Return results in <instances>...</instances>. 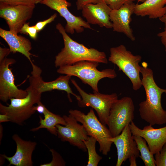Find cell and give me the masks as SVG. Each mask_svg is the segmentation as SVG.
<instances>
[{
  "label": "cell",
  "instance_id": "obj_39",
  "mask_svg": "<svg viewBox=\"0 0 166 166\" xmlns=\"http://www.w3.org/2000/svg\"><path fill=\"white\" fill-rule=\"evenodd\" d=\"M130 0L131 1H132V2H133L134 1H136L138 2H141L142 3V2H145L146 0Z\"/></svg>",
  "mask_w": 166,
  "mask_h": 166
},
{
  "label": "cell",
  "instance_id": "obj_12",
  "mask_svg": "<svg viewBox=\"0 0 166 166\" xmlns=\"http://www.w3.org/2000/svg\"><path fill=\"white\" fill-rule=\"evenodd\" d=\"M35 5H19L0 7V17L6 21L10 30L18 34L32 15Z\"/></svg>",
  "mask_w": 166,
  "mask_h": 166
},
{
  "label": "cell",
  "instance_id": "obj_19",
  "mask_svg": "<svg viewBox=\"0 0 166 166\" xmlns=\"http://www.w3.org/2000/svg\"><path fill=\"white\" fill-rule=\"evenodd\" d=\"M42 72L38 74V88L42 93L54 90L64 91L67 94L68 98L70 102H72L70 95H73L77 101L81 99V96L74 93L70 88L69 82L71 76L67 75L60 76L56 80L52 81L46 82L42 79L41 75Z\"/></svg>",
  "mask_w": 166,
  "mask_h": 166
},
{
  "label": "cell",
  "instance_id": "obj_30",
  "mask_svg": "<svg viewBox=\"0 0 166 166\" xmlns=\"http://www.w3.org/2000/svg\"><path fill=\"white\" fill-rule=\"evenodd\" d=\"M103 0H77L76 5L77 9L81 10L83 7L86 5L88 4H96L98 3Z\"/></svg>",
  "mask_w": 166,
  "mask_h": 166
},
{
  "label": "cell",
  "instance_id": "obj_29",
  "mask_svg": "<svg viewBox=\"0 0 166 166\" xmlns=\"http://www.w3.org/2000/svg\"><path fill=\"white\" fill-rule=\"evenodd\" d=\"M57 17V14L54 13L49 18L42 21L38 22L35 25H34L36 29L38 32L42 30L46 25L50 23L55 20Z\"/></svg>",
  "mask_w": 166,
  "mask_h": 166
},
{
  "label": "cell",
  "instance_id": "obj_34",
  "mask_svg": "<svg viewBox=\"0 0 166 166\" xmlns=\"http://www.w3.org/2000/svg\"><path fill=\"white\" fill-rule=\"evenodd\" d=\"M10 121L9 116L6 114H0V123Z\"/></svg>",
  "mask_w": 166,
  "mask_h": 166
},
{
  "label": "cell",
  "instance_id": "obj_5",
  "mask_svg": "<svg viewBox=\"0 0 166 166\" xmlns=\"http://www.w3.org/2000/svg\"><path fill=\"white\" fill-rule=\"evenodd\" d=\"M110 52L108 61L116 65L119 70L122 71L129 78L134 90L140 89L142 84L139 63L141 61V56L133 55L123 45L111 47Z\"/></svg>",
  "mask_w": 166,
  "mask_h": 166
},
{
  "label": "cell",
  "instance_id": "obj_26",
  "mask_svg": "<svg viewBox=\"0 0 166 166\" xmlns=\"http://www.w3.org/2000/svg\"><path fill=\"white\" fill-rule=\"evenodd\" d=\"M156 165V166H166V142L161 150L155 154Z\"/></svg>",
  "mask_w": 166,
  "mask_h": 166
},
{
  "label": "cell",
  "instance_id": "obj_35",
  "mask_svg": "<svg viewBox=\"0 0 166 166\" xmlns=\"http://www.w3.org/2000/svg\"><path fill=\"white\" fill-rule=\"evenodd\" d=\"M136 157L135 156H132L130 157L129 159V161L130 163V166H136L137 164L136 161Z\"/></svg>",
  "mask_w": 166,
  "mask_h": 166
},
{
  "label": "cell",
  "instance_id": "obj_24",
  "mask_svg": "<svg viewBox=\"0 0 166 166\" xmlns=\"http://www.w3.org/2000/svg\"><path fill=\"white\" fill-rule=\"evenodd\" d=\"M52 156L51 161L49 163L41 164L40 166H64L66 162L60 154L53 149H50Z\"/></svg>",
  "mask_w": 166,
  "mask_h": 166
},
{
  "label": "cell",
  "instance_id": "obj_8",
  "mask_svg": "<svg viewBox=\"0 0 166 166\" xmlns=\"http://www.w3.org/2000/svg\"><path fill=\"white\" fill-rule=\"evenodd\" d=\"M135 106L132 99L124 97L112 105L107 125L113 137L120 134L124 127L133 121Z\"/></svg>",
  "mask_w": 166,
  "mask_h": 166
},
{
  "label": "cell",
  "instance_id": "obj_14",
  "mask_svg": "<svg viewBox=\"0 0 166 166\" xmlns=\"http://www.w3.org/2000/svg\"><path fill=\"white\" fill-rule=\"evenodd\" d=\"M135 4L130 1L118 9L112 10L110 14L113 31L124 34L132 41L135 40V38L130 24L131 16L134 14Z\"/></svg>",
  "mask_w": 166,
  "mask_h": 166
},
{
  "label": "cell",
  "instance_id": "obj_10",
  "mask_svg": "<svg viewBox=\"0 0 166 166\" xmlns=\"http://www.w3.org/2000/svg\"><path fill=\"white\" fill-rule=\"evenodd\" d=\"M16 62L14 59L6 57L0 62V99L4 102L12 98H24L28 94L26 89H19L15 84L14 76L9 67Z\"/></svg>",
  "mask_w": 166,
  "mask_h": 166
},
{
  "label": "cell",
  "instance_id": "obj_15",
  "mask_svg": "<svg viewBox=\"0 0 166 166\" xmlns=\"http://www.w3.org/2000/svg\"><path fill=\"white\" fill-rule=\"evenodd\" d=\"M129 126L132 135L140 136L145 140L150 151L154 155L160 151L166 142V126L155 128L149 124L141 129L132 121Z\"/></svg>",
  "mask_w": 166,
  "mask_h": 166
},
{
  "label": "cell",
  "instance_id": "obj_13",
  "mask_svg": "<svg viewBox=\"0 0 166 166\" xmlns=\"http://www.w3.org/2000/svg\"><path fill=\"white\" fill-rule=\"evenodd\" d=\"M115 145L117 152L116 166H121L123 163L132 156L136 158L140 156V152L136 143L133 138L129 126L127 125L121 133L109 140Z\"/></svg>",
  "mask_w": 166,
  "mask_h": 166
},
{
  "label": "cell",
  "instance_id": "obj_38",
  "mask_svg": "<svg viewBox=\"0 0 166 166\" xmlns=\"http://www.w3.org/2000/svg\"><path fill=\"white\" fill-rule=\"evenodd\" d=\"M6 159L4 158V157L2 155H0V166L2 165L3 163H4V160H4Z\"/></svg>",
  "mask_w": 166,
  "mask_h": 166
},
{
  "label": "cell",
  "instance_id": "obj_32",
  "mask_svg": "<svg viewBox=\"0 0 166 166\" xmlns=\"http://www.w3.org/2000/svg\"><path fill=\"white\" fill-rule=\"evenodd\" d=\"M46 108L45 106L40 101L37 103L36 106H34L33 109L36 112L37 111L40 113L43 114Z\"/></svg>",
  "mask_w": 166,
  "mask_h": 166
},
{
  "label": "cell",
  "instance_id": "obj_40",
  "mask_svg": "<svg viewBox=\"0 0 166 166\" xmlns=\"http://www.w3.org/2000/svg\"><path fill=\"white\" fill-rule=\"evenodd\" d=\"M35 3L36 4H37L38 3H40L41 2L42 0H34Z\"/></svg>",
  "mask_w": 166,
  "mask_h": 166
},
{
  "label": "cell",
  "instance_id": "obj_23",
  "mask_svg": "<svg viewBox=\"0 0 166 166\" xmlns=\"http://www.w3.org/2000/svg\"><path fill=\"white\" fill-rule=\"evenodd\" d=\"M88 152V160L86 166H97L102 156L97 152L96 144L97 140L92 136H89L86 140H83Z\"/></svg>",
  "mask_w": 166,
  "mask_h": 166
},
{
  "label": "cell",
  "instance_id": "obj_11",
  "mask_svg": "<svg viewBox=\"0 0 166 166\" xmlns=\"http://www.w3.org/2000/svg\"><path fill=\"white\" fill-rule=\"evenodd\" d=\"M40 3L57 11L66 21L65 27L66 33L73 34L76 31L77 33L82 32L84 29H92L90 24L80 16L72 14L68 7L71 3L66 0H42Z\"/></svg>",
  "mask_w": 166,
  "mask_h": 166
},
{
  "label": "cell",
  "instance_id": "obj_16",
  "mask_svg": "<svg viewBox=\"0 0 166 166\" xmlns=\"http://www.w3.org/2000/svg\"><path fill=\"white\" fill-rule=\"evenodd\" d=\"M12 139L16 145L14 154L11 157H8L5 154L2 155L9 162L8 166H33L32 155L37 145V143L24 140L17 134H14Z\"/></svg>",
  "mask_w": 166,
  "mask_h": 166
},
{
  "label": "cell",
  "instance_id": "obj_22",
  "mask_svg": "<svg viewBox=\"0 0 166 166\" xmlns=\"http://www.w3.org/2000/svg\"><path fill=\"white\" fill-rule=\"evenodd\" d=\"M132 136L140 153L139 157L143 160L144 165L145 166H156L154 155L150 151L145 140L140 136Z\"/></svg>",
  "mask_w": 166,
  "mask_h": 166
},
{
  "label": "cell",
  "instance_id": "obj_3",
  "mask_svg": "<svg viewBox=\"0 0 166 166\" xmlns=\"http://www.w3.org/2000/svg\"><path fill=\"white\" fill-rule=\"evenodd\" d=\"M56 27L61 34L64 43V48L55 57L54 64L56 67L72 65L82 61L108 63V60L104 52L94 48H87L73 40L67 34L61 23H57Z\"/></svg>",
  "mask_w": 166,
  "mask_h": 166
},
{
  "label": "cell",
  "instance_id": "obj_6",
  "mask_svg": "<svg viewBox=\"0 0 166 166\" xmlns=\"http://www.w3.org/2000/svg\"><path fill=\"white\" fill-rule=\"evenodd\" d=\"M69 113L82 124L89 136L97 140L99 145V151L103 155H107L113 144L109 140L113 137L109 128L97 118L93 109H90L86 114L76 109H70Z\"/></svg>",
  "mask_w": 166,
  "mask_h": 166
},
{
  "label": "cell",
  "instance_id": "obj_4",
  "mask_svg": "<svg viewBox=\"0 0 166 166\" xmlns=\"http://www.w3.org/2000/svg\"><path fill=\"white\" fill-rule=\"evenodd\" d=\"M99 63L92 61H82L72 65L58 68V73L74 76L79 78L84 84L90 86L93 91L99 92L98 83L102 79H114L117 76L114 69H106L100 71L97 69Z\"/></svg>",
  "mask_w": 166,
  "mask_h": 166
},
{
  "label": "cell",
  "instance_id": "obj_9",
  "mask_svg": "<svg viewBox=\"0 0 166 166\" xmlns=\"http://www.w3.org/2000/svg\"><path fill=\"white\" fill-rule=\"evenodd\" d=\"M63 117L66 122L65 125L58 124L56 125L57 136L62 141L68 142L84 152L87 150L83 140L89 136L83 126L78 123L76 119L69 114Z\"/></svg>",
  "mask_w": 166,
  "mask_h": 166
},
{
  "label": "cell",
  "instance_id": "obj_25",
  "mask_svg": "<svg viewBox=\"0 0 166 166\" xmlns=\"http://www.w3.org/2000/svg\"><path fill=\"white\" fill-rule=\"evenodd\" d=\"M34 0H0V7L19 5H35Z\"/></svg>",
  "mask_w": 166,
  "mask_h": 166
},
{
  "label": "cell",
  "instance_id": "obj_20",
  "mask_svg": "<svg viewBox=\"0 0 166 166\" xmlns=\"http://www.w3.org/2000/svg\"><path fill=\"white\" fill-rule=\"evenodd\" d=\"M166 14V0H146L141 4H135L134 14L137 16L159 19Z\"/></svg>",
  "mask_w": 166,
  "mask_h": 166
},
{
  "label": "cell",
  "instance_id": "obj_27",
  "mask_svg": "<svg viewBox=\"0 0 166 166\" xmlns=\"http://www.w3.org/2000/svg\"><path fill=\"white\" fill-rule=\"evenodd\" d=\"M38 32L34 26H30L29 22L25 23L20 32L21 34H28L30 38L34 39H36Z\"/></svg>",
  "mask_w": 166,
  "mask_h": 166
},
{
  "label": "cell",
  "instance_id": "obj_36",
  "mask_svg": "<svg viewBox=\"0 0 166 166\" xmlns=\"http://www.w3.org/2000/svg\"><path fill=\"white\" fill-rule=\"evenodd\" d=\"M159 20L164 25V30H166V14L162 17L159 18Z\"/></svg>",
  "mask_w": 166,
  "mask_h": 166
},
{
  "label": "cell",
  "instance_id": "obj_17",
  "mask_svg": "<svg viewBox=\"0 0 166 166\" xmlns=\"http://www.w3.org/2000/svg\"><path fill=\"white\" fill-rule=\"evenodd\" d=\"M112 9L104 1L96 4H88L82 8V16L90 24L97 25L107 29L112 28L110 14Z\"/></svg>",
  "mask_w": 166,
  "mask_h": 166
},
{
  "label": "cell",
  "instance_id": "obj_28",
  "mask_svg": "<svg viewBox=\"0 0 166 166\" xmlns=\"http://www.w3.org/2000/svg\"><path fill=\"white\" fill-rule=\"evenodd\" d=\"M112 10H117L130 0H103Z\"/></svg>",
  "mask_w": 166,
  "mask_h": 166
},
{
  "label": "cell",
  "instance_id": "obj_18",
  "mask_svg": "<svg viewBox=\"0 0 166 166\" xmlns=\"http://www.w3.org/2000/svg\"><path fill=\"white\" fill-rule=\"evenodd\" d=\"M0 36L8 45L11 52L15 53L19 52L24 55L29 60L31 65L33 63L31 58L33 55L30 51L32 49V45L29 39L10 30L0 28Z\"/></svg>",
  "mask_w": 166,
  "mask_h": 166
},
{
  "label": "cell",
  "instance_id": "obj_33",
  "mask_svg": "<svg viewBox=\"0 0 166 166\" xmlns=\"http://www.w3.org/2000/svg\"><path fill=\"white\" fill-rule=\"evenodd\" d=\"M157 36L160 39L161 42L165 48V50L166 53V30L158 33Z\"/></svg>",
  "mask_w": 166,
  "mask_h": 166
},
{
  "label": "cell",
  "instance_id": "obj_37",
  "mask_svg": "<svg viewBox=\"0 0 166 166\" xmlns=\"http://www.w3.org/2000/svg\"><path fill=\"white\" fill-rule=\"evenodd\" d=\"M3 128L2 124L0 123V143H1V140L2 138V135H3Z\"/></svg>",
  "mask_w": 166,
  "mask_h": 166
},
{
  "label": "cell",
  "instance_id": "obj_2",
  "mask_svg": "<svg viewBox=\"0 0 166 166\" xmlns=\"http://www.w3.org/2000/svg\"><path fill=\"white\" fill-rule=\"evenodd\" d=\"M31 76L29 78L30 85L26 89L27 96L22 98H12L7 106L0 103V113L6 114L9 117L10 121L21 125L36 111L34 105L41 101L42 93L38 88V76L42 70L36 65L33 66Z\"/></svg>",
  "mask_w": 166,
  "mask_h": 166
},
{
  "label": "cell",
  "instance_id": "obj_31",
  "mask_svg": "<svg viewBox=\"0 0 166 166\" xmlns=\"http://www.w3.org/2000/svg\"><path fill=\"white\" fill-rule=\"evenodd\" d=\"M11 52L9 48L0 47V62L2 61Z\"/></svg>",
  "mask_w": 166,
  "mask_h": 166
},
{
  "label": "cell",
  "instance_id": "obj_7",
  "mask_svg": "<svg viewBox=\"0 0 166 166\" xmlns=\"http://www.w3.org/2000/svg\"><path fill=\"white\" fill-rule=\"evenodd\" d=\"M71 81L81 97V100L77 101L78 105L81 108L90 107L94 109L100 121L106 126L111 106L118 99L117 94L116 93L104 94L94 91L93 94L88 93L80 87L74 80L71 79Z\"/></svg>",
  "mask_w": 166,
  "mask_h": 166
},
{
  "label": "cell",
  "instance_id": "obj_1",
  "mask_svg": "<svg viewBox=\"0 0 166 166\" xmlns=\"http://www.w3.org/2000/svg\"><path fill=\"white\" fill-rule=\"evenodd\" d=\"M140 73L146 99L139 104L140 116L142 119L152 126L165 124L166 111L162 107L161 97L163 93H166V89H162L157 85L154 79L153 71L148 67L146 62H142Z\"/></svg>",
  "mask_w": 166,
  "mask_h": 166
},
{
  "label": "cell",
  "instance_id": "obj_21",
  "mask_svg": "<svg viewBox=\"0 0 166 166\" xmlns=\"http://www.w3.org/2000/svg\"><path fill=\"white\" fill-rule=\"evenodd\" d=\"M44 119L39 116L40 125L30 130L32 132H35L41 128H46L51 134L57 136L56 125L60 124L65 125L66 122L63 117L55 114L49 111L46 108L43 113Z\"/></svg>",
  "mask_w": 166,
  "mask_h": 166
}]
</instances>
